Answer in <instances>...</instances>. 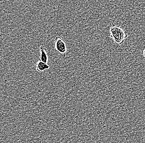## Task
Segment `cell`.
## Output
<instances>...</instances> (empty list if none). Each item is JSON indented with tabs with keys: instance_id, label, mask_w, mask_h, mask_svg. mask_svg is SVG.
Instances as JSON below:
<instances>
[{
	"instance_id": "6da1fadb",
	"label": "cell",
	"mask_w": 145,
	"mask_h": 143,
	"mask_svg": "<svg viewBox=\"0 0 145 143\" xmlns=\"http://www.w3.org/2000/svg\"><path fill=\"white\" fill-rule=\"evenodd\" d=\"M109 33L110 37L114 42L120 45L123 44L128 37L127 34L122 28L114 25L110 28Z\"/></svg>"
},
{
	"instance_id": "7a4b0ae2",
	"label": "cell",
	"mask_w": 145,
	"mask_h": 143,
	"mask_svg": "<svg viewBox=\"0 0 145 143\" xmlns=\"http://www.w3.org/2000/svg\"><path fill=\"white\" fill-rule=\"evenodd\" d=\"M54 49L55 51L62 57H65L67 53V45L62 37L57 36L54 40Z\"/></svg>"
},
{
	"instance_id": "3957f363",
	"label": "cell",
	"mask_w": 145,
	"mask_h": 143,
	"mask_svg": "<svg viewBox=\"0 0 145 143\" xmlns=\"http://www.w3.org/2000/svg\"><path fill=\"white\" fill-rule=\"evenodd\" d=\"M40 61L43 62L48 63V54L46 51L45 46L43 45L40 46Z\"/></svg>"
},
{
	"instance_id": "277c9868",
	"label": "cell",
	"mask_w": 145,
	"mask_h": 143,
	"mask_svg": "<svg viewBox=\"0 0 145 143\" xmlns=\"http://www.w3.org/2000/svg\"><path fill=\"white\" fill-rule=\"evenodd\" d=\"M50 68V66L48 63H46L39 61L36 64V70L39 72H43L48 70Z\"/></svg>"
},
{
	"instance_id": "5b68a950",
	"label": "cell",
	"mask_w": 145,
	"mask_h": 143,
	"mask_svg": "<svg viewBox=\"0 0 145 143\" xmlns=\"http://www.w3.org/2000/svg\"><path fill=\"white\" fill-rule=\"evenodd\" d=\"M143 55H144V57L145 58V48L144 49V51H143Z\"/></svg>"
}]
</instances>
